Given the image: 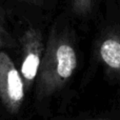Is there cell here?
I'll return each instance as SVG.
<instances>
[{"instance_id": "1", "label": "cell", "mask_w": 120, "mask_h": 120, "mask_svg": "<svg viewBox=\"0 0 120 120\" xmlns=\"http://www.w3.org/2000/svg\"><path fill=\"white\" fill-rule=\"evenodd\" d=\"M77 66V55L70 40L53 34L44 51L38 73L37 95L49 97L64 86Z\"/></svg>"}, {"instance_id": "2", "label": "cell", "mask_w": 120, "mask_h": 120, "mask_svg": "<svg viewBox=\"0 0 120 120\" xmlns=\"http://www.w3.org/2000/svg\"><path fill=\"white\" fill-rule=\"evenodd\" d=\"M25 97V85L20 71L6 53L0 52V100L10 114L19 113Z\"/></svg>"}, {"instance_id": "3", "label": "cell", "mask_w": 120, "mask_h": 120, "mask_svg": "<svg viewBox=\"0 0 120 120\" xmlns=\"http://www.w3.org/2000/svg\"><path fill=\"white\" fill-rule=\"evenodd\" d=\"M22 48V61L20 74L24 81L25 90L30 91L39 73L40 64L44 54L42 34L35 27H29L20 38Z\"/></svg>"}, {"instance_id": "4", "label": "cell", "mask_w": 120, "mask_h": 120, "mask_svg": "<svg viewBox=\"0 0 120 120\" xmlns=\"http://www.w3.org/2000/svg\"><path fill=\"white\" fill-rule=\"evenodd\" d=\"M100 56L110 68L120 70V42L115 39H106L100 46Z\"/></svg>"}, {"instance_id": "5", "label": "cell", "mask_w": 120, "mask_h": 120, "mask_svg": "<svg viewBox=\"0 0 120 120\" xmlns=\"http://www.w3.org/2000/svg\"><path fill=\"white\" fill-rule=\"evenodd\" d=\"M94 0H72L73 12L79 16L89 14L92 10Z\"/></svg>"}, {"instance_id": "6", "label": "cell", "mask_w": 120, "mask_h": 120, "mask_svg": "<svg viewBox=\"0 0 120 120\" xmlns=\"http://www.w3.org/2000/svg\"><path fill=\"white\" fill-rule=\"evenodd\" d=\"M8 32L5 31V29L3 27L2 23L0 22V49L8 45Z\"/></svg>"}, {"instance_id": "7", "label": "cell", "mask_w": 120, "mask_h": 120, "mask_svg": "<svg viewBox=\"0 0 120 120\" xmlns=\"http://www.w3.org/2000/svg\"><path fill=\"white\" fill-rule=\"evenodd\" d=\"M20 2H24V3H27L30 5H35V6H41L43 5V0H18Z\"/></svg>"}]
</instances>
